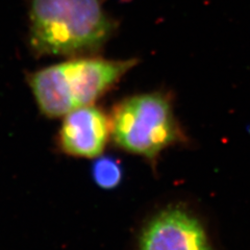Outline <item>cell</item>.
<instances>
[{"label": "cell", "mask_w": 250, "mask_h": 250, "mask_svg": "<svg viewBox=\"0 0 250 250\" xmlns=\"http://www.w3.org/2000/svg\"><path fill=\"white\" fill-rule=\"evenodd\" d=\"M92 175L95 183L103 189H114L118 186L123 176L119 162L113 158H99L93 165Z\"/></svg>", "instance_id": "6"}, {"label": "cell", "mask_w": 250, "mask_h": 250, "mask_svg": "<svg viewBox=\"0 0 250 250\" xmlns=\"http://www.w3.org/2000/svg\"><path fill=\"white\" fill-rule=\"evenodd\" d=\"M136 65L135 59L75 57L33 72L27 82L42 114L60 118L74 108L95 104Z\"/></svg>", "instance_id": "2"}, {"label": "cell", "mask_w": 250, "mask_h": 250, "mask_svg": "<svg viewBox=\"0 0 250 250\" xmlns=\"http://www.w3.org/2000/svg\"><path fill=\"white\" fill-rule=\"evenodd\" d=\"M111 138V119L92 105L72 109L64 116L58 135L60 150L77 159H95L103 154Z\"/></svg>", "instance_id": "5"}, {"label": "cell", "mask_w": 250, "mask_h": 250, "mask_svg": "<svg viewBox=\"0 0 250 250\" xmlns=\"http://www.w3.org/2000/svg\"><path fill=\"white\" fill-rule=\"evenodd\" d=\"M117 24L103 0H30L31 49L39 56H94L108 42Z\"/></svg>", "instance_id": "1"}, {"label": "cell", "mask_w": 250, "mask_h": 250, "mask_svg": "<svg viewBox=\"0 0 250 250\" xmlns=\"http://www.w3.org/2000/svg\"><path fill=\"white\" fill-rule=\"evenodd\" d=\"M138 250H215L200 219L191 210L172 207L154 215L143 228Z\"/></svg>", "instance_id": "4"}, {"label": "cell", "mask_w": 250, "mask_h": 250, "mask_svg": "<svg viewBox=\"0 0 250 250\" xmlns=\"http://www.w3.org/2000/svg\"><path fill=\"white\" fill-rule=\"evenodd\" d=\"M111 138L121 149L154 162L167 148L186 141L167 94L132 95L114 107Z\"/></svg>", "instance_id": "3"}]
</instances>
